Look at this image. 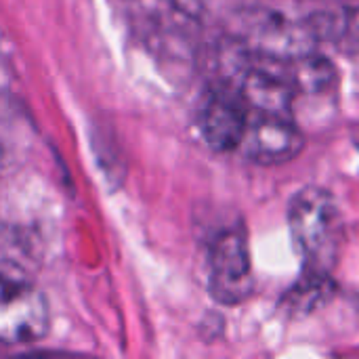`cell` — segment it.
Segmentation results:
<instances>
[{
  "label": "cell",
  "instance_id": "cell-1",
  "mask_svg": "<svg viewBox=\"0 0 359 359\" xmlns=\"http://www.w3.org/2000/svg\"><path fill=\"white\" fill-rule=\"evenodd\" d=\"M236 38L252 53L297 61L318 50L324 40V4L303 0H269L244 8Z\"/></svg>",
  "mask_w": 359,
  "mask_h": 359
},
{
  "label": "cell",
  "instance_id": "cell-6",
  "mask_svg": "<svg viewBox=\"0 0 359 359\" xmlns=\"http://www.w3.org/2000/svg\"><path fill=\"white\" fill-rule=\"evenodd\" d=\"M248 124V109L240 95L227 86L225 82L217 80L200 109V130L204 141L215 151H236L242 143Z\"/></svg>",
  "mask_w": 359,
  "mask_h": 359
},
{
  "label": "cell",
  "instance_id": "cell-2",
  "mask_svg": "<svg viewBox=\"0 0 359 359\" xmlns=\"http://www.w3.org/2000/svg\"><path fill=\"white\" fill-rule=\"evenodd\" d=\"M288 225L303 269L332 273L345 242V219L337 198L324 187L301 189L290 202Z\"/></svg>",
  "mask_w": 359,
  "mask_h": 359
},
{
  "label": "cell",
  "instance_id": "cell-4",
  "mask_svg": "<svg viewBox=\"0 0 359 359\" xmlns=\"http://www.w3.org/2000/svg\"><path fill=\"white\" fill-rule=\"evenodd\" d=\"M210 294L223 305H238L252 292L248 242L240 231H223L210 246Z\"/></svg>",
  "mask_w": 359,
  "mask_h": 359
},
{
  "label": "cell",
  "instance_id": "cell-5",
  "mask_svg": "<svg viewBox=\"0 0 359 359\" xmlns=\"http://www.w3.org/2000/svg\"><path fill=\"white\" fill-rule=\"evenodd\" d=\"M305 137L294 116L248 114L246 133L238 151L259 164H282L301 154Z\"/></svg>",
  "mask_w": 359,
  "mask_h": 359
},
{
  "label": "cell",
  "instance_id": "cell-3",
  "mask_svg": "<svg viewBox=\"0 0 359 359\" xmlns=\"http://www.w3.org/2000/svg\"><path fill=\"white\" fill-rule=\"evenodd\" d=\"M48 303L42 290L19 265L0 259V343H34L48 332Z\"/></svg>",
  "mask_w": 359,
  "mask_h": 359
},
{
  "label": "cell",
  "instance_id": "cell-9",
  "mask_svg": "<svg viewBox=\"0 0 359 359\" xmlns=\"http://www.w3.org/2000/svg\"><path fill=\"white\" fill-rule=\"evenodd\" d=\"M0 166H2V154H0Z\"/></svg>",
  "mask_w": 359,
  "mask_h": 359
},
{
  "label": "cell",
  "instance_id": "cell-7",
  "mask_svg": "<svg viewBox=\"0 0 359 359\" xmlns=\"http://www.w3.org/2000/svg\"><path fill=\"white\" fill-rule=\"evenodd\" d=\"M334 292L337 284L332 280V273L303 269V276L297 280V284L286 290L282 299V309L290 318H305L330 303Z\"/></svg>",
  "mask_w": 359,
  "mask_h": 359
},
{
  "label": "cell",
  "instance_id": "cell-8",
  "mask_svg": "<svg viewBox=\"0 0 359 359\" xmlns=\"http://www.w3.org/2000/svg\"><path fill=\"white\" fill-rule=\"evenodd\" d=\"M290 76L297 93H326L337 82L334 65L318 53L290 61Z\"/></svg>",
  "mask_w": 359,
  "mask_h": 359
}]
</instances>
